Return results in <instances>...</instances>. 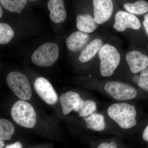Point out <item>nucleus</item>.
<instances>
[{
  "label": "nucleus",
  "instance_id": "f257e3e1",
  "mask_svg": "<svg viewBox=\"0 0 148 148\" xmlns=\"http://www.w3.org/2000/svg\"><path fill=\"white\" fill-rule=\"evenodd\" d=\"M108 113L111 119L123 129L132 128L137 124L134 106L127 103H115L109 107Z\"/></svg>",
  "mask_w": 148,
  "mask_h": 148
},
{
  "label": "nucleus",
  "instance_id": "f03ea898",
  "mask_svg": "<svg viewBox=\"0 0 148 148\" xmlns=\"http://www.w3.org/2000/svg\"><path fill=\"white\" fill-rule=\"evenodd\" d=\"M100 60V72L103 77L111 76L120 62V54L113 46L106 44L98 52Z\"/></svg>",
  "mask_w": 148,
  "mask_h": 148
},
{
  "label": "nucleus",
  "instance_id": "7ed1b4c3",
  "mask_svg": "<svg viewBox=\"0 0 148 148\" xmlns=\"http://www.w3.org/2000/svg\"><path fill=\"white\" fill-rule=\"evenodd\" d=\"M12 117L17 124L27 128H32L36 122L37 116L33 106L23 100L14 103L11 111Z\"/></svg>",
  "mask_w": 148,
  "mask_h": 148
},
{
  "label": "nucleus",
  "instance_id": "20e7f679",
  "mask_svg": "<svg viewBox=\"0 0 148 148\" xmlns=\"http://www.w3.org/2000/svg\"><path fill=\"white\" fill-rule=\"evenodd\" d=\"M6 82L10 88L18 98L28 101L32 97L31 85L27 77L20 72H11L6 78Z\"/></svg>",
  "mask_w": 148,
  "mask_h": 148
},
{
  "label": "nucleus",
  "instance_id": "39448f33",
  "mask_svg": "<svg viewBox=\"0 0 148 148\" xmlns=\"http://www.w3.org/2000/svg\"><path fill=\"white\" fill-rule=\"evenodd\" d=\"M58 56V45L53 42L46 43L35 51L32 56V61L37 66L49 67L54 64Z\"/></svg>",
  "mask_w": 148,
  "mask_h": 148
},
{
  "label": "nucleus",
  "instance_id": "423d86ee",
  "mask_svg": "<svg viewBox=\"0 0 148 148\" xmlns=\"http://www.w3.org/2000/svg\"><path fill=\"white\" fill-rule=\"evenodd\" d=\"M105 91L112 98L124 101L132 100L137 97L138 92L135 88L123 83L110 81L104 86Z\"/></svg>",
  "mask_w": 148,
  "mask_h": 148
},
{
  "label": "nucleus",
  "instance_id": "0eeeda50",
  "mask_svg": "<svg viewBox=\"0 0 148 148\" xmlns=\"http://www.w3.org/2000/svg\"><path fill=\"white\" fill-rule=\"evenodd\" d=\"M34 88L38 95L49 105L57 103L58 96L50 82L42 77L38 78L34 83Z\"/></svg>",
  "mask_w": 148,
  "mask_h": 148
},
{
  "label": "nucleus",
  "instance_id": "6e6552de",
  "mask_svg": "<svg viewBox=\"0 0 148 148\" xmlns=\"http://www.w3.org/2000/svg\"><path fill=\"white\" fill-rule=\"evenodd\" d=\"M141 27L140 20L133 14L123 11L116 14L113 27L118 32H124L127 29L138 30Z\"/></svg>",
  "mask_w": 148,
  "mask_h": 148
},
{
  "label": "nucleus",
  "instance_id": "1a4fd4ad",
  "mask_svg": "<svg viewBox=\"0 0 148 148\" xmlns=\"http://www.w3.org/2000/svg\"><path fill=\"white\" fill-rule=\"evenodd\" d=\"M93 17L98 24H103L110 18L113 11L112 0H93Z\"/></svg>",
  "mask_w": 148,
  "mask_h": 148
},
{
  "label": "nucleus",
  "instance_id": "9d476101",
  "mask_svg": "<svg viewBox=\"0 0 148 148\" xmlns=\"http://www.w3.org/2000/svg\"><path fill=\"white\" fill-rule=\"evenodd\" d=\"M125 58L130 71L133 73L141 72L148 67V56L138 51H129Z\"/></svg>",
  "mask_w": 148,
  "mask_h": 148
},
{
  "label": "nucleus",
  "instance_id": "9b49d317",
  "mask_svg": "<svg viewBox=\"0 0 148 148\" xmlns=\"http://www.w3.org/2000/svg\"><path fill=\"white\" fill-rule=\"evenodd\" d=\"M47 7L51 21L57 24L65 21L67 13L63 0H49Z\"/></svg>",
  "mask_w": 148,
  "mask_h": 148
},
{
  "label": "nucleus",
  "instance_id": "f8f14e48",
  "mask_svg": "<svg viewBox=\"0 0 148 148\" xmlns=\"http://www.w3.org/2000/svg\"><path fill=\"white\" fill-rule=\"evenodd\" d=\"M89 40V35L80 31L72 33L66 39V46L69 50L79 51L86 45Z\"/></svg>",
  "mask_w": 148,
  "mask_h": 148
},
{
  "label": "nucleus",
  "instance_id": "ddd939ff",
  "mask_svg": "<svg viewBox=\"0 0 148 148\" xmlns=\"http://www.w3.org/2000/svg\"><path fill=\"white\" fill-rule=\"evenodd\" d=\"M81 99L79 94L73 91H70L62 94L60 101L64 114H68L76 108Z\"/></svg>",
  "mask_w": 148,
  "mask_h": 148
},
{
  "label": "nucleus",
  "instance_id": "4468645a",
  "mask_svg": "<svg viewBox=\"0 0 148 148\" xmlns=\"http://www.w3.org/2000/svg\"><path fill=\"white\" fill-rule=\"evenodd\" d=\"M103 46V41L100 39L92 40L82 51L79 60L82 63H86L90 61L99 52Z\"/></svg>",
  "mask_w": 148,
  "mask_h": 148
},
{
  "label": "nucleus",
  "instance_id": "2eb2a0df",
  "mask_svg": "<svg viewBox=\"0 0 148 148\" xmlns=\"http://www.w3.org/2000/svg\"><path fill=\"white\" fill-rule=\"evenodd\" d=\"M98 24L94 17L88 14H79L77 16V27L80 32L92 33L98 28Z\"/></svg>",
  "mask_w": 148,
  "mask_h": 148
},
{
  "label": "nucleus",
  "instance_id": "dca6fc26",
  "mask_svg": "<svg viewBox=\"0 0 148 148\" xmlns=\"http://www.w3.org/2000/svg\"><path fill=\"white\" fill-rule=\"evenodd\" d=\"M88 128L95 131H103L106 127L105 117L100 114L94 113L85 118Z\"/></svg>",
  "mask_w": 148,
  "mask_h": 148
},
{
  "label": "nucleus",
  "instance_id": "f3484780",
  "mask_svg": "<svg viewBox=\"0 0 148 148\" xmlns=\"http://www.w3.org/2000/svg\"><path fill=\"white\" fill-rule=\"evenodd\" d=\"M97 109L96 104L92 100L81 99L77 108L74 110L80 116L86 117L94 113Z\"/></svg>",
  "mask_w": 148,
  "mask_h": 148
},
{
  "label": "nucleus",
  "instance_id": "a211bd4d",
  "mask_svg": "<svg viewBox=\"0 0 148 148\" xmlns=\"http://www.w3.org/2000/svg\"><path fill=\"white\" fill-rule=\"evenodd\" d=\"M123 7L132 14L141 15L148 11V3L144 0H140L134 3H126Z\"/></svg>",
  "mask_w": 148,
  "mask_h": 148
},
{
  "label": "nucleus",
  "instance_id": "6ab92c4d",
  "mask_svg": "<svg viewBox=\"0 0 148 148\" xmlns=\"http://www.w3.org/2000/svg\"><path fill=\"white\" fill-rule=\"evenodd\" d=\"M4 8L14 13L20 14L27 4V0H0Z\"/></svg>",
  "mask_w": 148,
  "mask_h": 148
},
{
  "label": "nucleus",
  "instance_id": "aec40b11",
  "mask_svg": "<svg viewBox=\"0 0 148 148\" xmlns=\"http://www.w3.org/2000/svg\"><path fill=\"white\" fill-rule=\"evenodd\" d=\"M14 132V126L11 122L3 119H0V140H10Z\"/></svg>",
  "mask_w": 148,
  "mask_h": 148
},
{
  "label": "nucleus",
  "instance_id": "412c9836",
  "mask_svg": "<svg viewBox=\"0 0 148 148\" xmlns=\"http://www.w3.org/2000/svg\"><path fill=\"white\" fill-rule=\"evenodd\" d=\"M14 36V32L9 25L5 23L0 24V44L8 43Z\"/></svg>",
  "mask_w": 148,
  "mask_h": 148
},
{
  "label": "nucleus",
  "instance_id": "4be33fe9",
  "mask_svg": "<svg viewBox=\"0 0 148 148\" xmlns=\"http://www.w3.org/2000/svg\"><path fill=\"white\" fill-rule=\"evenodd\" d=\"M138 84L143 90L148 91V67L141 72Z\"/></svg>",
  "mask_w": 148,
  "mask_h": 148
},
{
  "label": "nucleus",
  "instance_id": "5701e85b",
  "mask_svg": "<svg viewBox=\"0 0 148 148\" xmlns=\"http://www.w3.org/2000/svg\"><path fill=\"white\" fill-rule=\"evenodd\" d=\"M97 148H118L116 143L112 142L110 143H103L98 145Z\"/></svg>",
  "mask_w": 148,
  "mask_h": 148
},
{
  "label": "nucleus",
  "instance_id": "b1692460",
  "mask_svg": "<svg viewBox=\"0 0 148 148\" xmlns=\"http://www.w3.org/2000/svg\"><path fill=\"white\" fill-rule=\"evenodd\" d=\"M5 148H23V147H22V144L20 142H17L14 144L6 146Z\"/></svg>",
  "mask_w": 148,
  "mask_h": 148
},
{
  "label": "nucleus",
  "instance_id": "393cba45",
  "mask_svg": "<svg viewBox=\"0 0 148 148\" xmlns=\"http://www.w3.org/2000/svg\"><path fill=\"white\" fill-rule=\"evenodd\" d=\"M143 25L145 29L147 34L148 35V13L144 16V20L143 22Z\"/></svg>",
  "mask_w": 148,
  "mask_h": 148
},
{
  "label": "nucleus",
  "instance_id": "a878e982",
  "mask_svg": "<svg viewBox=\"0 0 148 148\" xmlns=\"http://www.w3.org/2000/svg\"><path fill=\"white\" fill-rule=\"evenodd\" d=\"M143 138L145 141L148 142V125L143 131Z\"/></svg>",
  "mask_w": 148,
  "mask_h": 148
},
{
  "label": "nucleus",
  "instance_id": "bb28decb",
  "mask_svg": "<svg viewBox=\"0 0 148 148\" xmlns=\"http://www.w3.org/2000/svg\"><path fill=\"white\" fill-rule=\"evenodd\" d=\"M5 146L3 140L0 141V148H3Z\"/></svg>",
  "mask_w": 148,
  "mask_h": 148
},
{
  "label": "nucleus",
  "instance_id": "cd10ccee",
  "mask_svg": "<svg viewBox=\"0 0 148 148\" xmlns=\"http://www.w3.org/2000/svg\"><path fill=\"white\" fill-rule=\"evenodd\" d=\"M139 77H137V76H134L133 78V80L135 82H138V80H139Z\"/></svg>",
  "mask_w": 148,
  "mask_h": 148
},
{
  "label": "nucleus",
  "instance_id": "c85d7f7f",
  "mask_svg": "<svg viewBox=\"0 0 148 148\" xmlns=\"http://www.w3.org/2000/svg\"><path fill=\"white\" fill-rule=\"evenodd\" d=\"M0 11H1V12H0V17H1L3 15V10L2 9L1 6L0 7Z\"/></svg>",
  "mask_w": 148,
  "mask_h": 148
},
{
  "label": "nucleus",
  "instance_id": "c756f323",
  "mask_svg": "<svg viewBox=\"0 0 148 148\" xmlns=\"http://www.w3.org/2000/svg\"><path fill=\"white\" fill-rule=\"evenodd\" d=\"M29 1H36V0H29Z\"/></svg>",
  "mask_w": 148,
  "mask_h": 148
}]
</instances>
